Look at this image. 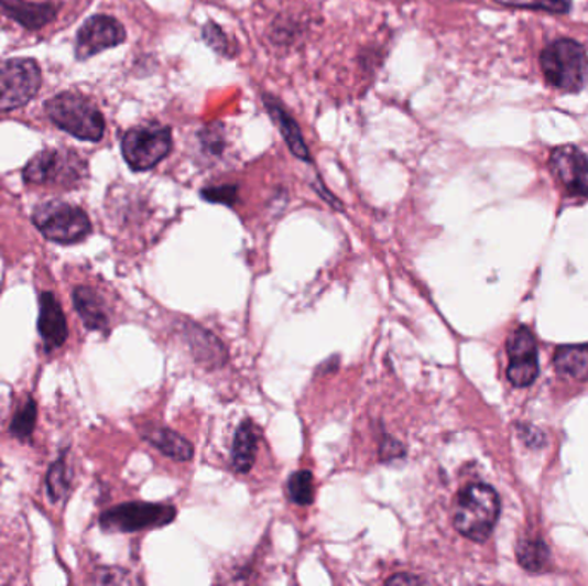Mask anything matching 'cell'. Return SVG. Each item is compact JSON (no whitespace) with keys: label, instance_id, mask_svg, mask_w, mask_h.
Segmentation results:
<instances>
[{"label":"cell","instance_id":"obj_1","mask_svg":"<svg viewBox=\"0 0 588 586\" xmlns=\"http://www.w3.org/2000/svg\"><path fill=\"white\" fill-rule=\"evenodd\" d=\"M501 500L490 485L471 484L456 500L455 527L473 542H483L498 523Z\"/></svg>","mask_w":588,"mask_h":586},{"label":"cell","instance_id":"obj_2","mask_svg":"<svg viewBox=\"0 0 588 586\" xmlns=\"http://www.w3.org/2000/svg\"><path fill=\"white\" fill-rule=\"evenodd\" d=\"M541 66L545 79L557 90L575 94L587 85V52L573 40H557L545 47L541 55Z\"/></svg>","mask_w":588,"mask_h":586},{"label":"cell","instance_id":"obj_3","mask_svg":"<svg viewBox=\"0 0 588 586\" xmlns=\"http://www.w3.org/2000/svg\"><path fill=\"white\" fill-rule=\"evenodd\" d=\"M45 109L55 126L79 140L98 141L104 137L106 121L102 113L81 95L72 91L57 95L48 100Z\"/></svg>","mask_w":588,"mask_h":586},{"label":"cell","instance_id":"obj_4","mask_svg":"<svg viewBox=\"0 0 588 586\" xmlns=\"http://www.w3.org/2000/svg\"><path fill=\"white\" fill-rule=\"evenodd\" d=\"M87 174V164L69 150H45L36 153L24 167V181L42 186L75 188Z\"/></svg>","mask_w":588,"mask_h":586},{"label":"cell","instance_id":"obj_5","mask_svg":"<svg viewBox=\"0 0 588 586\" xmlns=\"http://www.w3.org/2000/svg\"><path fill=\"white\" fill-rule=\"evenodd\" d=\"M122 155L133 171H150L173 150V133L167 126H137L122 138Z\"/></svg>","mask_w":588,"mask_h":586},{"label":"cell","instance_id":"obj_6","mask_svg":"<svg viewBox=\"0 0 588 586\" xmlns=\"http://www.w3.org/2000/svg\"><path fill=\"white\" fill-rule=\"evenodd\" d=\"M33 223L45 238L61 245L83 241L91 232L87 214L81 208L64 202L40 205L33 214Z\"/></svg>","mask_w":588,"mask_h":586},{"label":"cell","instance_id":"obj_7","mask_svg":"<svg viewBox=\"0 0 588 586\" xmlns=\"http://www.w3.org/2000/svg\"><path fill=\"white\" fill-rule=\"evenodd\" d=\"M42 75L32 59H9L0 63V112L26 106L40 90Z\"/></svg>","mask_w":588,"mask_h":586},{"label":"cell","instance_id":"obj_8","mask_svg":"<svg viewBox=\"0 0 588 586\" xmlns=\"http://www.w3.org/2000/svg\"><path fill=\"white\" fill-rule=\"evenodd\" d=\"M174 518H176L174 506L128 502L104 512L100 527L107 532L133 533L146 528L164 527Z\"/></svg>","mask_w":588,"mask_h":586},{"label":"cell","instance_id":"obj_9","mask_svg":"<svg viewBox=\"0 0 588 586\" xmlns=\"http://www.w3.org/2000/svg\"><path fill=\"white\" fill-rule=\"evenodd\" d=\"M508 379L516 388H529L538 376L537 345L534 334L529 328H516V333L508 340Z\"/></svg>","mask_w":588,"mask_h":586},{"label":"cell","instance_id":"obj_10","mask_svg":"<svg viewBox=\"0 0 588 586\" xmlns=\"http://www.w3.org/2000/svg\"><path fill=\"white\" fill-rule=\"evenodd\" d=\"M126 40L124 26L110 17H94L83 24L76 39V57L88 59Z\"/></svg>","mask_w":588,"mask_h":586},{"label":"cell","instance_id":"obj_11","mask_svg":"<svg viewBox=\"0 0 588 586\" xmlns=\"http://www.w3.org/2000/svg\"><path fill=\"white\" fill-rule=\"evenodd\" d=\"M551 173L571 195H588V159L577 146H557L549 159Z\"/></svg>","mask_w":588,"mask_h":586},{"label":"cell","instance_id":"obj_12","mask_svg":"<svg viewBox=\"0 0 588 586\" xmlns=\"http://www.w3.org/2000/svg\"><path fill=\"white\" fill-rule=\"evenodd\" d=\"M39 333L47 351L61 348L67 339L66 317L52 293H44L40 297Z\"/></svg>","mask_w":588,"mask_h":586},{"label":"cell","instance_id":"obj_13","mask_svg":"<svg viewBox=\"0 0 588 586\" xmlns=\"http://www.w3.org/2000/svg\"><path fill=\"white\" fill-rule=\"evenodd\" d=\"M263 102H265V107L271 112L272 119L277 124L279 131L283 133L284 140H286L287 146H290L293 155L298 156L302 161H311V150H308L305 141H303L302 131H300L296 121L291 118L290 113L283 109L281 104L275 102L274 98L265 95Z\"/></svg>","mask_w":588,"mask_h":586},{"label":"cell","instance_id":"obj_14","mask_svg":"<svg viewBox=\"0 0 588 586\" xmlns=\"http://www.w3.org/2000/svg\"><path fill=\"white\" fill-rule=\"evenodd\" d=\"M260 431L255 423H241L232 442V466L238 474H248L255 463L257 447H259Z\"/></svg>","mask_w":588,"mask_h":586},{"label":"cell","instance_id":"obj_15","mask_svg":"<svg viewBox=\"0 0 588 586\" xmlns=\"http://www.w3.org/2000/svg\"><path fill=\"white\" fill-rule=\"evenodd\" d=\"M143 437L174 462L185 463L193 457L192 442L170 428L150 426L143 432Z\"/></svg>","mask_w":588,"mask_h":586},{"label":"cell","instance_id":"obj_16","mask_svg":"<svg viewBox=\"0 0 588 586\" xmlns=\"http://www.w3.org/2000/svg\"><path fill=\"white\" fill-rule=\"evenodd\" d=\"M75 306L78 310L79 317L91 330H106L109 325L106 310H104L102 300L94 290L87 285H79L75 291Z\"/></svg>","mask_w":588,"mask_h":586},{"label":"cell","instance_id":"obj_17","mask_svg":"<svg viewBox=\"0 0 588 586\" xmlns=\"http://www.w3.org/2000/svg\"><path fill=\"white\" fill-rule=\"evenodd\" d=\"M0 2L18 23L30 30L45 26L55 17V8L51 4H32L24 0H0Z\"/></svg>","mask_w":588,"mask_h":586},{"label":"cell","instance_id":"obj_18","mask_svg":"<svg viewBox=\"0 0 588 586\" xmlns=\"http://www.w3.org/2000/svg\"><path fill=\"white\" fill-rule=\"evenodd\" d=\"M554 365L559 376L573 380H588V345L565 346L557 349Z\"/></svg>","mask_w":588,"mask_h":586},{"label":"cell","instance_id":"obj_19","mask_svg":"<svg viewBox=\"0 0 588 586\" xmlns=\"http://www.w3.org/2000/svg\"><path fill=\"white\" fill-rule=\"evenodd\" d=\"M287 492H290L294 504L311 506L315 497L314 475L306 469H300L296 474L291 475L290 481H287Z\"/></svg>","mask_w":588,"mask_h":586},{"label":"cell","instance_id":"obj_20","mask_svg":"<svg viewBox=\"0 0 588 586\" xmlns=\"http://www.w3.org/2000/svg\"><path fill=\"white\" fill-rule=\"evenodd\" d=\"M547 549L541 540H522L518 545V561L525 569L541 571L547 563Z\"/></svg>","mask_w":588,"mask_h":586},{"label":"cell","instance_id":"obj_21","mask_svg":"<svg viewBox=\"0 0 588 586\" xmlns=\"http://www.w3.org/2000/svg\"><path fill=\"white\" fill-rule=\"evenodd\" d=\"M36 422V404L33 399H28V403L18 411L11 423V434L21 441H26L32 435Z\"/></svg>","mask_w":588,"mask_h":586},{"label":"cell","instance_id":"obj_22","mask_svg":"<svg viewBox=\"0 0 588 586\" xmlns=\"http://www.w3.org/2000/svg\"><path fill=\"white\" fill-rule=\"evenodd\" d=\"M496 2L510 8L537 9V11L565 14L571 9L573 0H496Z\"/></svg>","mask_w":588,"mask_h":586},{"label":"cell","instance_id":"obj_23","mask_svg":"<svg viewBox=\"0 0 588 586\" xmlns=\"http://www.w3.org/2000/svg\"><path fill=\"white\" fill-rule=\"evenodd\" d=\"M48 496L52 500H59L66 496L67 489H69V480H67L66 462L59 459V462L52 465L51 471L47 477Z\"/></svg>","mask_w":588,"mask_h":586},{"label":"cell","instance_id":"obj_24","mask_svg":"<svg viewBox=\"0 0 588 586\" xmlns=\"http://www.w3.org/2000/svg\"><path fill=\"white\" fill-rule=\"evenodd\" d=\"M204 39L207 40L208 45L214 48V51L219 52L222 55H229V40L226 36V33L217 26L216 23H208L204 28Z\"/></svg>","mask_w":588,"mask_h":586},{"label":"cell","instance_id":"obj_25","mask_svg":"<svg viewBox=\"0 0 588 586\" xmlns=\"http://www.w3.org/2000/svg\"><path fill=\"white\" fill-rule=\"evenodd\" d=\"M202 195L208 202H214V204L232 205L236 202L238 192H236L235 186H217V188L205 189Z\"/></svg>","mask_w":588,"mask_h":586},{"label":"cell","instance_id":"obj_26","mask_svg":"<svg viewBox=\"0 0 588 586\" xmlns=\"http://www.w3.org/2000/svg\"><path fill=\"white\" fill-rule=\"evenodd\" d=\"M97 582L104 585H115V583H131L130 576L121 569H100L97 573Z\"/></svg>","mask_w":588,"mask_h":586},{"label":"cell","instance_id":"obj_27","mask_svg":"<svg viewBox=\"0 0 588 586\" xmlns=\"http://www.w3.org/2000/svg\"><path fill=\"white\" fill-rule=\"evenodd\" d=\"M416 583H422V579L412 575H396L388 579V585H416Z\"/></svg>","mask_w":588,"mask_h":586}]
</instances>
